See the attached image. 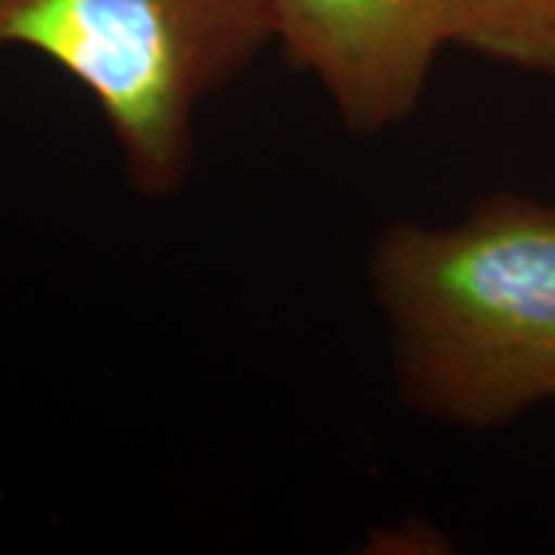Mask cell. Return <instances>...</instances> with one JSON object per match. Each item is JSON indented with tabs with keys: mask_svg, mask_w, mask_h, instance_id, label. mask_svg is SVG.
I'll return each mask as SVG.
<instances>
[{
	"mask_svg": "<svg viewBox=\"0 0 555 555\" xmlns=\"http://www.w3.org/2000/svg\"><path fill=\"white\" fill-rule=\"evenodd\" d=\"M367 281L411 411L488 433L555 401V198L494 192L454 222L396 219Z\"/></svg>",
	"mask_w": 555,
	"mask_h": 555,
	"instance_id": "cell-1",
	"label": "cell"
},
{
	"mask_svg": "<svg viewBox=\"0 0 555 555\" xmlns=\"http://www.w3.org/2000/svg\"><path fill=\"white\" fill-rule=\"evenodd\" d=\"M272 43V0H0V50L40 53L83 87L145 201L185 189L201 105Z\"/></svg>",
	"mask_w": 555,
	"mask_h": 555,
	"instance_id": "cell-2",
	"label": "cell"
},
{
	"mask_svg": "<svg viewBox=\"0 0 555 555\" xmlns=\"http://www.w3.org/2000/svg\"><path fill=\"white\" fill-rule=\"evenodd\" d=\"M272 25L284 62L358 137L414 118L448 47L438 0H272Z\"/></svg>",
	"mask_w": 555,
	"mask_h": 555,
	"instance_id": "cell-3",
	"label": "cell"
},
{
	"mask_svg": "<svg viewBox=\"0 0 555 555\" xmlns=\"http://www.w3.org/2000/svg\"><path fill=\"white\" fill-rule=\"evenodd\" d=\"M448 47L555 80V0H438Z\"/></svg>",
	"mask_w": 555,
	"mask_h": 555,
	"instance_id": "cell-4",
	"label": "cell"
}]
</instances>
